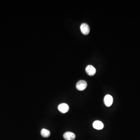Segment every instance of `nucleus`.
<instances>
[{"mask_svg": "<svg viewBox=\"0 0 140 140\" xmlns=\"http://www.w3.org/2000/svg\"><path fill=\"white\" fill-rule=\"evenodd\" d=\"M86 72L89 76H93L95 74L96 70L92 65H88L86 68Z\"/></svg>", "mask_w": 140, "mask_h": 140, "instance_id": "obj_5", "label": "nucleus"}, {"mask_svg": "<svg viewBox=\"0 0 140 140\" xmlns=\"http://www.w3.org/2000/svg\"><path fill=\"white\" fill-rule=\"evenodd\" d=\"M58 108L60 111L63 114L66 113L69 110L68 105L65 103H61L59 105Z\"/></svg>", "mask_w": 140, "mask_h": 140, "instance_id": "obj_2", "label": "nucleus"}, {"mask_svg": "<svg viewBox=\"0 0 140 140\" xmlns=\"http://www.w3.org/2000/svg\"><path fill=\"white\" fill-rule=\"evenodd\" d=\"M104 101L105 105L106 106H110L113 103V97L110 95H107L105 97Z\"/></svg>", "mask_w": 140, "mask_h": 140, "instance_id": "obj_3", "label": "nucleus"}, {"mask_svg": "<svg viewBox=\"0 0 140 140\" xmlns=\"http://www.w3.org/2000/svg\"><path fill=\"white\" fill-rule=\"evenodd\" d=\"M63 136L65 140H74L76 138L75 134L70 131H67L65 133Z\"/></svg>", "mask_w": 140, "mask_h": 140, "instance_id": "obj_6", "label": "nucleus"}, {"mask_svg": "<svg viewBox=\"0 0 140 140\" xmlns=\"http://www.w3.org/2000/svg\"><path fill=\"white\" fill-rule=\"evenodd\" d=\"M87 86V83L85 81L83 80H80L76 84V88L80 91H83L85 89Z\"/></svg>", "mask_w": 140, "mask_h": 140, "instance_id": "obj_1", "label": "nucleus"}, {"mask_svg": "<svg viewBox=\"0 0 140 140\" xmlns=\"http://www.w3.org/2000/svg\"><path fill=\"white\" fill-rule=\"evenodd\" d=\"M80 29L82 33L85 35L88 34L90 31L89 26L86 23H83L81 25Z\"/></svg>", "mask_w": 140, "mask_h": 140, "instance_id": "obj_4", "label": "nucleus"}, {"mask_svg": "<svg viewBox=\"0 0 140 140\" xmlns=\"http://www.w3.org/2000/svg\"><path fill=\"white\" fill-rule=\"evenodd\" d=\"M40 133L42 136L44 137H48L50 135V131L46 129H42Z\"/></svg>", "mask_w": 140, "mask_h": 140, "instance_id": "obj_8", "label": "nucleus"}, {"mask_svg": "<svg viewBox=\"0 0 140 140\" xmlns=\"http://www.w3.org/2000/svg\"><path fill=\"white\" fill-rule=\"evenodd\" d=\"M93 126L95 129L100 130L103 129L104 125L103 123L101 121L99 120H97L93 122Z\"/></svg>", "mask_w": 140, "mask_h": 140, "instance_id": "obj_7", "label": "nucleus"}]
</instances>
